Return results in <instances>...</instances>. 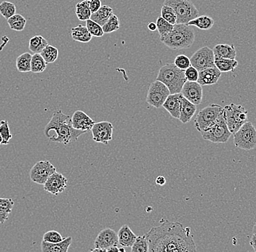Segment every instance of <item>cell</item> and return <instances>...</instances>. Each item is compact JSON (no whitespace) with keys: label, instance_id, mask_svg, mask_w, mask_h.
<instances>
[{"label":"cell","instance_id":"cell-1","mask_svg":"<svg viewBox=\"0 0 256 252\" xmlns=\"http://www.w3.org/2000/svg\"><path fill=\"white\" fill-rule=\"evenodd\" d=\"M149 252H196L197 247L190 228L178 222L165 220L146 234Z\"/></svg>","mask_w":256,"mask_h":252},{"label":"cell","instance_id":"cell-2","mask_svg":"<svg viewBox=\"0 0 256 252\" xmlns=\"http://www.w3.org/2000/svg\"><path fill=\"white\" fill-rule=\"evenodd\" d=\"M44 132L52 142L68 145L77 141L80 136L87 131L74 129L72 117L59 110L53 114L51 120L46 125Z\"/></svg>","mask_w":256,"mask_h":252},{"label":"cell","instance_id":"cell-3","mask_svg":"<svg viewBox=\"0 0 256 252\" xmlns=\"http://www.w3.org/2000/svg\"><path fill=\"white\" fill-rule=\"evenodd\" d=\"M160 40L172 50H182L192 47L195 40V34L191 26L176 23L169 34L160 37Z\"/></svg>","mask_w":256,"mask_h":252},{"label":"cell","instance_id":"cell-4","mask_svg":"<svg viewBox=\"0 0 256 252\" xmlns=\"http://www.w3.org/2000/svg\"><path fill=\"white\" fill-rule=\"evenodd\" d=\"M156 80L165 84L170 94L180 93L186 83L184 70L178 69L174 63H167L159 69Z\"/></svg>","mask_w":256,"mask_h":252},{"label":"cell","instance_id":"cell-5","mask_svg":"<svg viewBox=\"0 0 256 252\" xmlns=\"http://www.w3.org/2000/svg\"><path fill=\"white\" fill-rule=\"evenodd\" d=\"M200 133L202 138L214 143H226L228 142L232 134L226 123L224 110L210 127Z\"/></svg>","mask_w":256,"mask_h":252},{"label":"cell","instance_id":"cell-6","mask_svg":"<svg viewBox=\"0 0 256 252\" xmlns=\"http://www.w3.org/2000/svg\"><path fill=\"white\" fill-rule=\"evenodd\" d=\"M164 4L170 6L175 10L177 15L176 23L187 24L200 14L191 0H165Z\"/></svg>","mask_w":256,"mask_h":252},{"label":"cell","instance_id":"cell-7","mask_svg":"<svg viewBox=\"0 0 256 252\" xmlns=\"http://www.w3.org/2000/svg\"><path fill=\"white\" fill-rule=\"evenodd\" d=\"M224 119L232 134L247 122L248 112L241 105L231 104L224 107Z\"/></svg>","mask_w":256,"mask_h":252},{"label":"cell","instance_id":"cell-8","mask_svg":"<svg viewBox=\"0 0 256 252\" xmlns=\"http://www.w3.org/2000/svg\"><path fill=\"white\" fill-rule=\"evenodd\" d=\"M234 143L237 148L253 150L256 147V129L252 122H246L234 133Z\"/></svg>","mask_w":256,"mask_h":252},{"label":"cell","instance_id":"cell-9","mask_svg":"<svg viewBox=\"0 0 256 252\" xmlns=\"http://www.w3.org/2000/svg\"><path fill=\"white\" fill-rule=\"evenodd\" d=\"M223 110V106L219 104H211L200 111L194 120V125L197 131L201 132L210 127Z\"/></svg>","mask_w":256,"mask_h":252},{"label":"cell","instance_id":"cell-10","mask_svg":"<svg viewBox=\"0 0 256 252\" xmlns=\"http://www.w3.org/2000/svg\"><path fill=\"white\" fill-rule=\"evenodd\" d=\"M170 95V90L165 84L160 81L156 80L148 87L146 97L147 104L156 109H160Z\"/></svg>","mask_w":256,"mask_h":252},{"label":"cell","instance_id":"cell-11","mask_svg":"<svg viewBox=\"0 0 256 252\" xmlns=\"http://www.w3.org/2000/svg\"><path fill=\"white\" fill-rule=\"evenodd\" d=\"M56 172V168L47 160L38 161L31 168L29 172V177L34 183L43 185L47 179Z\"/></svg>","mask_w":256,"mask_h":252},{"label":"cell","instance_id":"cell-12","mask_svg":"<svg viewBox=\"0 0 256 252\" xmlns=\"http://www.w3.org/2000/svg\"><path fill=\"white\" fill-rule=\"evenodd\" d=\"M191 65L199 71L215 67L214 52L209 47H202L193 54L190 58Z\"/></svg>","mask_w":256,"mask_h":252},{"label":"cell","instance_id":"cell-13","mask_svg":"<svg viewBox=\"0 0 256 252\" xmlns=\"http://www.w3.org/2000/svg\"><path fill=\"white\" fill-rule=\"evenodd\" d=\"M113 125L110 122L95 123L91 129L93 139L95 142L108 145L113 137Z\"/></svg>","mask_w":256,"mask_h":252},{"label":"cell","instance_id":"cell-14","mask_svg":"<svg viewBox=\"0 0 256 252\" xmlns=\"http://www.w3.org/2000/svg\"><path fill=\"white\" fill-rule=\"evenodd\" d=\"M119 244L118 234L111 228L102 230L95 240V248H99L101 251L108 252L112 247Z\"/></svg>","mask_w":256,"mask_h":252},{"label":"cell","instance_id":"cell-15","mask_svg":"<svg viewBox=\"0 0 256 252\" xmlns=\"http://www.w3.org/2000/svg\"><path fill=\"white\" fill-rule=\"evenodd\" d=\"M183 98L190 101L193 104L198 106L202 104L203 91L202 85L197 82L186 81L181 92Z\"/></svg>","mask_w":256,"mask_h":252},{"label":"cell","instance_id":"cell-16","mask_svg":"<svg viewBox=\"0 0 256 252\" xmlns=\"http://www.w3.org/2000/svg\"><path fill=\"white\" fill-rule=\"evenodd\" d=\"M68 180L62 174L55 172L44 184V190L51 194L58 196L67 188Z\"/></svg>","mask_w":256,"mask_h":252},{"label":"cell","instance_id":"cell-17","mask_svg":"<svg viewBox=\"0 0 256 252\" xmlns=\"http://www.w3.org/2000/svg\"><path fill=\"white\" fill-rule=\"evenodd\" d=\"M72 126L74 129L79 130L91 131L95 122L86 113L83 111H77L72 117Z\"/></svg>","mask_w":256,"mask_h":252},{"label":"cell","instance_id":"cell-18","mask_svg":"<svg viewBox=\"0 0 256 252\" xmlns=\"http://www.w3.org/2000/svg\"><path fill=\"white\" fill-rule=\"evenodd\" d=\"M183 96L181 93L170 94L167 97L162 107L175 119H179Z\"/></svg>","mask_w":256,"mask_h":252},{"label":"cell","instance_id":"cell-19","mask_svg":"<svg viewBox=\"0 0 256 252\" xmlns=\"http://www.w3.org/2000/svg\"><path fill=\"white\" fill-rule=\"evenodd\" d=\"M221 72L215 66L213 68L202 70L199 72V77L197 82L202 86H209L217 84Z\"/></svg>","mask_w":256,"mask_h":252},{"label":"cell","instance_id":"cell-20","mask_svg":"<svg viewBox=\"0 0 256 252\" xmlns=\"http://www.w3.org/2000/svg\"><path fill=\"white\" fill-rule=\"evenodd\" d=\"M72 243V238H65L62 242L51 244L42 240L41 242V250L42 252H67Z\"/></svg>","mask_w":256,"mask_h":252},{"label":"cell","instance_id":"cell-21","mask_svg":"<svg viewBox=\"0 0 256 252\" xmlns=\"http://www.w3.org/2000/svg\"><path fill=\"white\" fill-rule=\"evenodd\" d=\"M118 236L119 244L123 247H132L137 238L128 225H124L120 228Z\"/></svg>","mask_w":256,"mask_h":252},{"label":"cell","instance_id":"cell-22","mask_svg":"<svg viewBox=\"0 0 256 252\" xmlns=\"http://www.w3.org/2000/svg\"><path fill=\"white\" fill-rule=\"evenodd\" d=\"M196 112H197V106L183 97L180 117L178 119L180 122H182L183 124L190 122Z\"/></svg>","mask_w":256,"mask_h":252},{"label":"cell","instance_id":"cell-23","mask_svg":"<svg viewBox=\"0 0 256 252\" xmlns=\"http://www.w3.org/2000/svg\"><path fill=\"white\" fill-rule=\"evenodd\" d=\"M215 58H229L235 59L237 57V51L234 45L227 44H219L215 46L213 48Z\"/></svg>","mask_w":256,"mask_h":252},{"label":"cell","instance_id":"cell-24","mask_svg":"<svg viewBox=\"0 0 256 252\" xmlns=\"http://www.w3.org/2000/svg\"><path fill=\"white\" fill-rule=\"evenodd\" d=\"M72 39L77 42H82V43H88L91 42L93 36L88 31L86 26L79 24L78 26L74 27L71 30Z\"/></svg>","mask_w":256,"mask_h":252},{"label":"cell","instance_id":"cell-25","mask_svg":"<svg viewBox=\"0 0 256 252\" xmlns=\"http://www.w3.org/2000/svg\"><path fill=\"white\" fill-rule=\"evenodd\" d=\"M112 14H113V9L110 6H101L99 10L96 11L94 13H92L91 19L103 26L112 16Z\"/></svg>","mask_w":256,"mask_h":252},{"label":"cell","instance_id":"cell-26","mask_svg":"<svg viewBox=\"0 0 256 252\" xmlns=\"http://www.w3.org/2000/svg\"><path fill=\"white\" fill-rule=\"evenodd\" d=\"M239 63L236 59L215 58V66L222 72H233L238 68Z\"/></svg>","mask_w":256,"mask_h":252},{"label":"cell","instance_id":"cell-27","mask_svg":"<svg viewBox=\"0 0 256 252\" xmlns=\"http://www.w3.org/2000/svg\"><path fill=\"white\" fill-rule=\"evenodd\" d=\"M214 23V20L212 17L208 15H201L190 20L187 25L197 27L203 31H208L213 28Z\"/></svg>","mask_w":256,"mask_h":252},{"label":"cell","instance_id":"cell-28","mask_svg":"<svg viewBox=\"0 0 256 252\" xmlns=\"http://www.w3.org/2000/svg\"><path fill=\"white\" fill-rule=\"evenodd\" d=\"M76 15L82 21L91 18L92 12L89 7V0H83L76 4Z\"/></svg>","mask_w":256,"mask_h":252},{"label":"cell","instance_id":"cell-29","mask_svg":"<svg viewBox=\"0 0 256 252\" xmlns=\"http://www.w3.org/2000/svg\"><path fill=\"white\" fill-rule=\"evenodd\" d=\"M32 55L29 52H24L19 55L16 59V68L22 73L31 72V62Z\"/></svg>","mask_w":256,"mask_h":252},{"label":"cell","instance_id":"cell-30","mask_svg":"<svg viewBox=\"0 0 256 252\" xmlns=\"http://www.w3.org/2000/svg\"><path fill=\"white\" fill-rule=\"evenodd\" d=\"M47 45H48L47 39L41 35H37L30 39L28 48L34 53H40Z\"/></svg>","mask_w":256,"mask_h":252},{"label":"cell","instance_id":"cell-31","mask_svg":"<svg viewBox=\"0 0 256 252\" xmlns=\"http://www.w3.org/2000/svg\"><path fill=\"white\" fill-rule=\"evenodd\" d=\"M47 63L42 58L40 53H34L31 58V72L39 74L47 69Z\"/></svg>","mask_w":256,"mask_h":252},{"label":"cell","instance_id":"cell-32","mask_svg":"<svg viewBox=\"0 0 256 252\" xmlns=\"http://www.w3.org/2000/svg\"><path fill=\"white\" fill-rule=\"evenodd\" d=\"M7 23H8L10 29L15 31H22L25 28L26 24V20L23 15L20 14H16L12 15V17L7 19Z\"/></svg>","mask_w":256,"mask_h":252},{"label":"cell","instance_id":"cell-33","mask_svg":"<svg viewBox=\"0 0 256 252\" xmlns=\"http://www.w3.org/2000/svg\"><path fill=\"white\" fill-rule=\"evenodd\" d=\"M40 55L47 63H53L58 59V50L56 47L48 44L40 52Z\"/></svg>","mask_w":256,"mask_h":252},{"label":"cell","instance_id":"cell-34","mask_svg":"<svg viewBox=\"0 0 256 252\" xmlns=\"http://www.w3.org/2000/svg\"><path fill=\"white\" fill-rule=\"evenodd\" d=\"M104 34H111L118 31L120 28V21L119 17L115 14H112V16L106 22L105 24L102 26Z\"/></svg>","mask_w":256,"mask_h":252},{"label":"cell","instance_id":"cell-35","mask_svg":"<svg viewBox=\"0 0 256 252\" xmlns=\"http://www.w3.org/2000/svg\"><path fill=\"white\" fill-rule=\"evenodd\" d=\"M156 30H157L160 37L169 34L173 29L174 25L169 23L161 16L158 17L156 19Z\"/></svg>","mask_w":256,"mask_h":252},{"label":"cell","instance_id":"cell-36","mask_svg":"<svg viewBox=\"0 0 256 252\" xmlns=\"http://www.w3.org/2000/svg\"><path fill=\"white\" fill-rule=\"evenodd\" d=\"M15 13H16V7L14 3L7 1H3L2 2L0 3V14L6 20L15 15Z\"/></svg>","mask_w":256,"mask_h":252},{"label":"cell","instance_id":"cell-37","mask_svg":"<svg viewBox=\"0 0 256 252\" xmlns=\"http://www.w3.org/2000/svg\"><path fill=\"white\" fill-rule=\"evenodd\" d=\"M131 252H148V243L146 234L136 238L135 242L131 247Z\"/></svg>","mask_w":256,"mask_h":252},{"label":"cell","instance_id":"cell-38","mask_svg":"<svg viewBox=\"0 0 256 252\" xmlns=\"http://www.w3.org/2000/svg\"><path fill=\"white\" fill-rule=\"evenodd\" d=\"M161 17L171 24H176L177 15L175 10L170 6L163 4L161 8Z\"/></svg>","mask_w":256,"mask_h":252},{"label":"cell","instance_id":"cell-39","mask_svg":"<svg viewBox=\"0 0 256 252\" xmlns=\"http://www.w3.org/2000/svg\"><path fill=\"white\" fill-rule=\"evenodd\" d=\"M0 134L2 137L1 145H8L9 139L12 138V134H11L8 122L7 120H2V121L0 122Z\"/></svg>","mask_w":256,"mask_h":252},{"label":"cell","instance_id":"cell-40","mask_svg":"<svg viewBox=\"0 0 256 252\" xmlns=\"http://www.w3.org/2000/svg\"><path fill=\"white\" fill-rule=\"evenodd\" d=\"M86 27L88 28V31L91 33L93 36L96 37H101L104 36V32L103 30L102 26L99 25V23H96L93 21L91 18L86 20Z\"/></svg>","mask_w":256,"mask_h":252},{"label":"cell","instance_id":"cell-41","mask_svg":"<svg viewBox=\"0 0 256 252\" xmlns=\"http://www.w3.org/2000/svg\"><path fill=\"white\" fill-rule=\"evenodd\" d=\"M174 64L178 68V69L181 70L187 69L189 66H192L191 65L190 58L189 57L186 56L184 54H181L176 56V58L174 60Z\"/></svg>","mask_w":256,"mask_h":252},{"label":"cell","instance_id":"cell-42","mask_svg":"<svg viewBox=\"0 0 256 252\" xmlns=\"http://www.w3.org/2000/svg\"><path fill=\"white\" fill-rule=\"evenodd\" d=\"M64 239L61 234L55 231H50L45 233L42 238V240L51 244L58 243V242H62Z\"/></svg>","mask_w":256,"mask_h":252},{"label":"cell","instance_id":"cell-43","mask_svg":"<svg viewBox=\"0 0 256 252\" xmlns=\"http://www.w3.org/2000/svg\"><path fill=\"white\" fill-rule=\"evenodd\" d=\"M199 72L197 69L194 66H190L187 69L185 70V77L186 80L189 82H197L199 77Z\"/></svg>","mask_w":256,"mask_h":252},{"label":"cell","instance_id":"cell-44","mask_svg":"<svg viewBox=\"0 0 256 252\" xmlns=\"http://www.w3.org/2000/svg\"><path fill=\"white\" fill-rule=\"evenodd\" d=\"M14 207V201L12 199L0 198V208L11 213Z\"/></svg>","mask_w":256,"mask_h":252},{"label":"cell","instance_id":"cell-45","mask_svg":"<svg viewBox=\"0 0 256 252\" xmlns=\"http://www.w3.org/2000/svg\"><path fill=\"white\" fill-rule=\"evenodd\" d=\"M89 7L92 13H94L101 7V0H89Z\"/></svg>","mask_w":256,"mask_h":252},{"label":"cell","instance_id":"cell-46","mask_svg":"<svg viewBox=\"0 0 256 252\" xmlns=\"http://www.w3.org/2000/svg\"><path fill=\"white\" fill-rule=\"evenodd\" d=\"M156 185L163 186V185H165L166 184V179L163 176H159V177H156Z\"/></svg>","mask_w":256,"mask_h":252},{"label":"cell","instance_id":"cell-47","mask_svg":"<svg viewBox=\"0 0 256 252\" xmlns=\"http://www.w3.org/2000/svg\"><path fill=\"white\" fill-rule=\"evenodd\" d=\"M251 247L254 249V251L256 252V234H254L251 238V242H250Z\"/></svg>","mask_w":256,"mask_h":252},{"label":"cell","instance_id":"cell-48","mask_svg":"<svg viewBox=\"0 0 256 252\" xmlns=\"http://www.w3.org/2000/svg\"><path fill=\"white\" fill-rule=\"evenodd\" d=\"M148 30H150V31H156V23H154V22H151V23H148Z\"/></svg>","mask_w":256,"mask_h":252},{"label":"cell","instance_id":"cell-49","mask_svg":"<svg viewBox=\"0 0 256 252\" xmlns=\"http://www.w3.org/2000/svg\"><path fill=\"white\" fill-rule=\"evenodd\" d=\"M253 234H256V223L255 226L254 227V229H253Z\"/></svg>","mask_w":256,"mask_h":252},{"label":"cell","instance_id":"cell-50","mask_svg":"<svg viewBox=\"0 0 256 252\" xmlns=\"http://www.w3.org/2000/svg\"><path fill=\"white\" fill-rule=\"evenodd\" d=\"M1 142H2V137H1V134H0V145H1Z\"/></svg>","mask_w":256,"mask_h":252}]
</instances>
